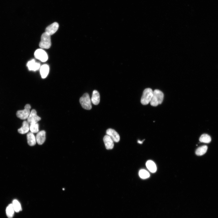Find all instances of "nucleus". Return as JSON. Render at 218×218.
Returning <instances> with one entry per match:
<instances>
[{
  "mask_svg": "<svg viewBox=\"0 0 218 218\" xmlns=\"http://www.w3.org/2000/svg\"><path fill=\"white\" fill-rule=\"evenodd\" d=\"M15 211L12 204H9L6 209V214L8 218H12L14 216Z\"/></svg>",
  "mask_w": 218,
  "mask_h": 218,
  "instance_id": "nucleus-18",
  "label": "nucleus"
},
{
  "mask_svg": "<svg viewBox=\"0 0 218 218\" xmlns=\"http://www.w3.org/2000/svg\"><path fill=\"white\" fill-rule=\"evenodd\" d=\"M35 58L42 62H46L48 59V56L46 52L42 49L36 50L34 53Z\"/></svg>",
  "mask_w": 218,
  "mask_h": 218,
  "instance_id": "nucleus-6",
  "label": "nucleus"
},
{
  "mask_svg": "<svg viewBox=\"0 0 218 218\" xmlns=\"http://www.w3.org/2000/svg\"><path fill=\"white\" fill-rule=\"evenodd\" d=\"M51 45V36L46 32L43 33L41 37L39 47L42 48H49Z\"/></svg>",
  "mask_w": 218,
  "mask_h": 218,
  "instance_id": "nucleus-2",
  "label": "nucleus"
},
{
  "mask_svg": "<svg viewBox=\"0 0 218 218\" xmlns=\"http://www.w3.org/2000/svg\"><path fill=\"white\" fill-rule=\"evenodd\" d=\"M30 129L31 132L38 133L39 131V125L37 123H33L30 124Z\"/></svg>",
  "mask_w": 218,
  "mask_h": 218,
  "instance_id": "nucleus-22",
  "label": "nucleus"
},
{
  "mask_svg": "<svg viewBox=\"0 0 218 218\" xmlns=\"http://www.w3.org/2000/svg\"><path fill=\"white\" fill-rule=\"evenodd\" d=\"M144 140H143L142 141H140V140H138V142L140 144H142L143 143V142Z\"/></svg>",
  "mask_w": 218,
  "mask_h": 218,
  "instance_id": "nucleus-24",
  "label": "nucleus"
},
{
  "mask_svg": "<svg viewBox=\"0 0 218 218\" xmlns=\"http://www.w3.org/2000/svg\"><path fill=\"white\" fill-rule=\"evenodd\" d=\"M106 134L107 135L111 138L114 142H118L120 141V135L115 130L109 129L107 130Z\"/></svg>",
  "mask_w": 218,
  "mask_h": 218,
  "instance_id": "nucleus-8",
  "label": "nucleus"
},
{
  "mask_svg": "<svg viewBox=\"0 0 218 218\" xmlns=\"http://www.w3.org/2000/svg\"><path fill=\"white\" fill-rule=\"evenodd\" d=\"M153 91L150 88L145 89L144 91L141 99V102L143 105L148 104L152 99Z\"/></svg>",
  "mask_w": 218,
  "mask_h": 218,
  "instance_id": "nucleus-3",
  "label": "nucleus"
},
{
  "mask_svg": "<svg viewBox=\"0 0 218 218\" xmlns=\"http://www.w3.org/2000/svg\"><path fill=\"white\" fill-rule=\"evenodd\" d=\"M80 103L82 107L85 110H89L92 108L91 100L89 94H84L79 100Z\"/></svg>",
  "mask_w": 218,
  "mask_h": 218,
  "instance_id": "nucleus-4",
  "label": "nucleus"
},
{
  "mask_svg": "<svg viewBox=\"0 0 218 218\" xmlns=\"http://www.w3.org/2000/svg\"><path fill=\"white\" fill-rule=\"evenodd\" d=\"M103 141L106 149L110 150L114 148V141L110 136L105 135L103 138Z\"/></svg>",
  "mask_w": 218,
  "mask_h": 218,
  "instance_id": "nucleus-10",
  "label": "nucleus"
},
{
  "mask_svg": "<svg viewBox=\"0 0 218 218\" xmlns=\"http://www.w3.org/2000/svg\"><path fill=\"white\" fill-rule=\"evenodd\" d=\"M31 108V107L30 104H26L24 110L17 111V116L21 120H25L27 119L30 113V110Z\"/></svg>",
  "mask_w": 218,
  "mask_h": 218,
  "instance_id": "nucleus-5",
  "label": "nucleus"
},
{
  "mask_svg": "<svg viewBox=\"0 0 218 218\" xmlns=\"http://www.w3.org/2000/svg\"><path fill=\"white\" fill-rule=\"evenodd\" d=\"M49 66L46 64L42 65L40 68V73L42 78L45 79L48 76L49 72Z\"/></svg>",
  "mask_w": 218,
  "mask_h": 218,
  "instance_id": "nucleus-15",
  "label": "nucleus"
},
{
  "mask_svg": "<svg viewBox=\"0 0 218 218\" xmlns=\"http://www.w3.org/2000/svg\"><path fill=\"white\" fill-rule=\"evenodd\" d=\"M27 65L30 70L34 71L38 70L40 67V64L36 62L34 60L29 61Z\"/></svg>",
  "mask_w": 218,
  "mask_h": 218,
  "instance_id": "nucleus-12",
  "label": "nucleus"
},
{
  "mask_svg": "<svg viewBox=\"0 0 218 218\" xmlns=\"http://www.w3.org/2000/svg\"><path fill=\"white\" fill-rule=\"evenodd\" d=\"M59 24L58 23L54 22L48 26L46 29L45 32L50 36L55 33L58 30Z\"/></svg>",
  "mask_w": 218,
  "mask_h": 218,
  "instance_id": "nucleus-9",
  "label": "nucleus"
},
{
  "mask_svg": "<svg viewBox=\"0 0 218 218\" xmlns=\"http://www.w3.org/2000/svg\"><path fill=\"white\" fill-rule=\"evenodd\" d=\"M27 119V121L30 124L33 123H37L41 120V118L37 115L36 110H33Z\"/></svg>",
  "mask_w": 218,
  "mask_h": 218,
  "instance_id": "nucleus-7",
  "label": "nucleus"
},
{
  "mask_svg": "<svg viewBox=\"0 0 218 218\" xmlns=\"http://www.w3.org/2000/svg\"><path fill=\"white\" fill-rule=\"evenodd\" d=\"M140 177L143 179H146L150 177L149 173L146 170H140L139 173Z\"/></svg>",
  "mask_w": 218,
  "mask_h": 218,
  "instance_id": "nucleus-23",
  "label": "nucleus"
},
{
  "mask_svg": "<svg viewBox=\"0 0 218 218\" xmlns=\"http://www.w3.org/2000/svg\"><path fill=\"white\" fill-rule=\"evenodd\" d=\"M27 142L29 145L33 146L36 145V138L33 133L31 132L28 133L27 134Z\"/></svg>",
  "mask_w": 218,
  "mask_h": 218,
  "instance_id": "nucleus-16",
  "label": "nucleus"
},
{
  "mask_svg": "<svg viewBox=\"0 0 218 218\" xmlns=\"http://www.w3.org/2000/svg\"><path fill=\"white\" fill-rule=\"evenodd\" d=\"M91 100L92 103L95 105H98L99 103L100 96L99 92L97 91L94 90L93 91Z\"/></svg>",
  "mask_w": 218,
  "mask_h": 218,
  "instance_id": "nucleus-14",
  "label": "nucleus"
},
{
  "mask_svg": "<svg viewBox=\"0 0 218 218\" xmlns=\"http://www.w3.org/2000/svg\"><path fill=\"white\" fill-rule=\"evenodd\" d=\"M208 147L206 145H203L198 148L196 150L195 153L198 156H201L207 152Z\"/></svg>",
  "mask_w": 218,
  "mask_h": 218,
  "instance_id": "nucleus-19",
  "label": "nucleus"
},
{
  "mask_svg": "<svg viewBox=\"0 0 218 218\" xmlns=\"http://www.w3.org/2000/svg\"><path fill=\"white\" fill-rule=\"evenodd\" d=\"M46 133L44 131H42L38 133L36 137L37 143L39 145H42L45 140Z\"/></svg>",
  "mask_w": 218,
  "mask_h": 218,
  "instance_id": "nucleus-11",
  "label": "nucleus"
},
{
  "mask_svg": "<svg viewBox=\"0 0 218 218\" xmlns=\"http://www.w3.org/2000/svg\"><path fill=\"white\" fill-rule=\"evenodd\" d=\"M164 97L163 93L160 91L156 89L153 91V96L150 103L153 106H156L162 103Z\"/></svg>",
  "mask_w": 218,
  "mask_h": 218,
  "instance_id": "nucleus-1",
  "label": "nucleus"
},
{
  "mask_svg": "<svg viewBox=\"0 0 218 218\" xmlns=\"http://www.w3.org/2000/svg\"><path fill=\"white\" fill-rule=\"evenodd\" d=\"M13 208L15 211L16 212H19L22 210L21 204L19 201L16 199L14 200L12 203Z\"/></svg>",
  "mask_w": 218,
  "mask_h": 218,
  "instance_id": "nucleus-21",
  "label": "nucleus"
},
{
  "mask_svg": "<svg viewBox=\"0 0 218 218\" xmlns=\"http://www.w3.org/2000/svg\"><path fill=\"white\" fill-rule=\"evenodd\" d=\"M211 137L207 134H203L202 135L199 139V141L201 142L208 143L211 141Z\"/></svg>",
  "mask_w": 218,
  "mask_h": 218,
  "instance_id": "nucleus-20",
  "label": "nucleus"
},
{
  "mask_svg": "<svg viewBox=\"0 0 218 218\" xmlns=\"http://www.w3.org/2000/svg\"><path fill=\"white\" fill-rule=\"evenodd\" d=\"M146 166L151 173H155L157 170V167L155 163L151 160H149L147 162Z\"/></svg>",
  "mask_w": 218,
  "mask_h": 218,
  "instance_id": "nucleus-17",
  "label": "nucleus"
},
{
  "mask_svg": "<svg viewBox=\"0 0 218 218\" xmlns=\"http://www.w3.org/2000/svg\"><path fill=\"white\" fill-rule=\"evenodd\" d=\"M30 129L29 124L27 121H25L23 123L22 127L18 130V132L23 134L27 133Z\"/></svg>",
  "mask_w": 218,
  "mask_h": 218,
  "instance_id": "nucleus-13",
  "label": "nucleus"
}]
</instances>
